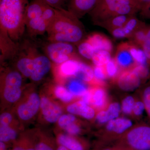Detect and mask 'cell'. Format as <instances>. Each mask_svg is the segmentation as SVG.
Listing matches in <instances>:
<instances>
[{
	"label": "cell",
	"mask_w": 150,
	"mask_h": 150,
	"mask_svg": "<svg viewBox=\"0 0 150 150\" xmlns=\"http://www.w3.org/2000/svg\"><path fill=\"white\" fill-rule=\"evenodd\" d=\"M126 148L123 146H120L117 147L112 148V149H106L104 150H126Z\"/></svg>",
	"instance_id": "cell-51"
},
{
	"label": "cell",
	"mask_w": 150,
	"mask_h": 150,
	"mask_svg": "<svg viewBox=\"0 0 150 150\" xmlns=\"http://www.w3.org/2000/svg\"><path fill=\"white\" fill-rule=\"evenodd\" d=\"M85 83L77 78H73L68 83V90L74 96L82 97L88 91Z\"/></svg>",
	"instance_id": "cell-25"
},
{
	"label": "cell",
	"mask_w": 150,
	"mask_h": 150,
	"mask_svg": "<svg viewBox=\"0 0 150 150\" xmlns=\"http://www.w3.org/2000/svg\"><path fill=\"white\" fill-rule=\"evenodd\" d=\"M91 103L95 108L98 110H103L107 103L106 92L102 87H98L92 91Z\"/></svg>",
	"instance_id": "cell-24"
},
{
	"label": "cell",
	"mask_w": 150,
	"mask_h": 150,
	"mask_svg": "<svg viewBox=\"0 0 150 150\" xmlns=\"http://www.w3.org/2000/svg\"><path fill=\"white\" fill-rule=\"evenodd\" d=\"M55 94L58 98L65 102H69L74 96L68 89L62 86L56 87L55 89Z\"/></svg>",
	"instance_id": "cell-32"
},
{
	"label": "cell",
	"mask_w": 150,
	"mask_h": 150,
	"mask_svg": "<svg viewBox=\"0 0 150 150\" xmlns=\"http://www.w3.org/2000/svg\"><path fill=\"white\" fill-rule=\"evenodd\" d=\"M100 0H67L68 11L80 19L89 13Z\"/></svg>",
	"instance_id": "cell-9"
},
{
	"label": "cell",
	"mask_w": 150,
	"mask_h": 150,
	"mask_svg": "<svg viewBox=\"0 0 150 150\" xmlns=\"http://www.w3.org/2000/svg\"><path fill=\"white\" fill-rule=\"evenodd\" d=\"M40 108L44 118L49 123H55L62 115L61 108L46 97L40 99Z\"/></svg>",
	"instance_id": "cell-11"
},
{
	"label": "cell",
	"mask_w": 150,
	"mask_h": 150,
	"mask_svg": "<svg viewBox=\"0 0 150 150\" xmlns=\"http://www.w3.org/2000/svg\"><path fill=\"white\" fill-rule=\"evenodd\" d=\"M119 0H100L94 8L90 13L92 21L95 25H99L111 17L114 13Z\"/></svg>",
	"instance_id": "cell-6"
},
{
	"label": "cell",
	"mask_w": 150,
	"mask_h": 150,
	"mask_svg": "<svg viewBox=\"0 0 150 150\" xmlns=\"http://www.w3.org/2000/svg\"><path fill=\"white\" fill-rule=\"evenodd\" d=\"M6 150H7V149H6Z\"/></svg>",
	"instance_id": "cell-54"
},
{
	"label": "cell",
	"mask_w": 150,
	"mask_h": 150,
	"mask_svg": "<svg viewBox=\"0 0 150 150\" xmlns=\"http://www.w3.org/2000/svg\"><path fill=\"white\" fill-rule=\"evenodd\" d=\"M67 110L71 114L80 115L86 119H91L95 116L96 112L93 108L90 106L82 100L68 105Z\"/></svg>",
	"instance_id": "cell-17"
},
{
	"label": "cell",
	"mask_w": 150,
	"mask_h": 150,
	"mask_svg": "<svg viewBox=\"0 0 150 150\" xmlns=\"http://www.w3.org/2000/svg\"><path fill=\"white\" fill-rule=\"evenodd\" d=\"M133 123L130 119L117 118L108 122L106 129L108 132L115 135H122L131 128Z\"/></svg>",
	"instance_id": "cell-16"
},
{
	"label": "cell",
	"mask_w": 150,
	"mask_h": 150,
	"mask_svg": "<svg viewBox=\"0 0 150 150\" xmlns=\"http://www.w3.org/2000/svg\"><path fill=\"white\" fill-rule=\"evenodd\" d=\"M55 17L47 28L48 41L77 46L85 39V28L80 19L64 8H55Z\"/></svg>",
	"instance_id": "cell-1"
},
{
	"label": "cell",
	"mask_w": 150,
	"mask_h": 150,
	"mask_svg": "<svg viewBox=\"0 0 150 150\" xmlns=\"http://www.w3.org/2000/svg\"><path fill=\"white\" fill-rule=\"evenodd\" d=\"M135 101L132 96H128L122 101L121 109L122 112L126 115H130L133 112V108Z\"/></svg>",
	"instance_id": "cell-34"
},
{
	"label": "cell",
	"mask_w": 150,
	"mask_h": 150,
	"mask_svg": "<svg viewBox=\"0 0 150 150\" xmlns=\"http://www.w3.org/2000/svg\"><path fill=\"white\" fill-rule=\"evenodd\" d=\"M104 67L108 78L116 81L122 71L115 58H112Z\"/></svg>",
	"instance_id": "cell-30"
},
{
	"label": "cell",
	"mask_w": 150,
	"mask_h": 150,
	"mask_svg": "<svg viewBox=\"0 0 150 150\" xmlns=\"http://www.w3.org/2000/svg\"><path fill=\"white\" fill-rule=\"evenodd\" d=\"M86 39L91 44L96 52L99 51H106L112 53L113 46L111 40L105 35L100 33L90 34Z\"/></svg>",
	"instance_id": "cell-14"
},
{
	"label": "cell",
	"mask_w": 150,
	"mask_h": 150,
	"mask_svg": "<svg viewBox=\"0 0 150 150\" xmlns=\"http://www.w3.org/2000/svg\"><path fill=\"white\" fill-rule=\"evenodd\" d=\"M55 15H56L55 8L47 4L43 11L42 17L46 21L48 26L54 20Z\"/></svg>",
	"instance_id": "cell-36"
},
{
	"label": "cell",
	"mask_w": 150,
	"mask_h": 150,
	"mask_svg": "<svg viewBox=\"0 0 150 150\" xmlns=\"http://www.w3.org/2000/svg\"><path fill=\"white\" fill-rule=\"evenodd\" d=\"M76 120V117L73 114H65L61 115L58 120V123L59 126L63 129L68 124L75 122Z\"/></svg>",
	"instance_id": "cell-38"
},
{
	"label": "cell",
	"mask_w": 150,
	"mask_h": 150,
	"mask_svg": "<svg viewBox=\"0 0 150 150\" xmlns=\"http://www.w3.org/2000/svg\"><path fill=\"white\" fill-rule=\"evenodd\" d=\"M111 54L109 51L104 50L96 52L91 60L94 66L102 67L106 65L112 58Z\"/></svg>",
	"instance_id": "cell-29"
},
{
	"label": "cell",
	"mask_w": 150,
	"mask_h": 150,
	"mask_svg": "<svg viewBox=\"0 0 150 150\" xmlns=\"http://www.w3.org/2000/svg\"><path fill=\"white\" fill-rule=\"evenodd\" d=\"M16 131L9 126L0 127V142L6 143L16 139Z\"/></svg>",
	"instance_id": "cell-31"
},
{
	"label": "cell",
	"mask_w": 150,
	"mask_h": 150,
	"mask_svg": "<svg viewBox=\"0 0 150 150\" xmlns=\"http://www.w3.org/2000/svg\"><path fill=\"white\" fill-rule=\"evenodd\" d=\"M145 109L144 103L142 101H137L135 102L133 108V112L132 113L136 116H140L142 115Z\"/></svg>",
	"instance_id": "cell-41"
},
{
	"label": "cell",
	"mask_w": 150,
	"mask_h": 150,
	"mask_svg": "<svg viewBox=\"0 0 150 150\" xmlns=\"http://www.w3.org/2000/svg\"><path fill=\"white\" fill-rule=\"evenodd\" d=\"M148 28V26L144 23L129 38V41L142 48L146 39Z\"/></svg>",
	"instance_id": "cell-27"
},
{
	"label": "cell",
	"mask_w": 150,
	"mask_h": 150,
	"mask_svg": "<svg viewBox=\"0 0 150 150\" xmlns=\"http://www.w3.org/2000/svg\"><path fill=\"white\" fill-rule=\"evenodd\" d=\"M40 105L38 95L35 93L31 94L27 101L19 106L17 110L19 117L24 121L30 120L37 113Z\"/></svg>",
	"instance_id": "cell-10"
},
{
	"label": "cell",
	"mask_w": 150,
	"mask_h": 150,
	"mask_svg": "<svg viewBox=\"0 0 150 150\" xmlns=\"http://www.w3.org/2000/svg\"><path fill=\"white\" fill-rule=\"evenodd\" d=\"M133 16L134 15H117L111 17L102 22L99 26L110 32L113 30L123 27Z\"/></svg>",
	"instance_id": "cell-20"
},
{
	"label": "cell",
	"mask_w": 150,
	"mask_h": 150,
	"mask_svg": "<svg viewBox=\"0 0 150 150\" xmlns=\"http://www.w3.org/2000/svg\"><path fill=\"white\" fill-rule=\"evenodd\" d=\"M25 24L26 32L30 38L43 35L47 31L48 25L42 17L26 21Z\"/></svg>",
	"instance_id": "cell-15"
},
{
	"label": "cell",
	"mask_w": 150,
	"mask_h": 150,
	"mask_svg": "<svg viewBox=\"0 0 150 150\" xmlns=\"http://www.w3.org/2000/svg\"><path fill=\"white\" fill-rule=\"evenodd\" d=\"M121 146L133 150H150V126L142 125L130 129L121 138Z\"/></svg>",
	"instance_id": "cell-4"
},
{
	"label": "cell",
	"mask_w": 150,
	"mask_h": 150,
	"mask_svg": "<svg viewBox=\"0 0 150 150\" xmlns=\"http://www.w3.org/2000/svg\"><path fill=\"white\" fill-rule=\"evenodd\" d=\"M81 62L80 59H71L59 64L60 74L66 77H74L79 69Z\"/></svg>",
	"instance_id": "cell-21"
},
{
	"label": "cell",
	"mask_w": 150,
	"mask_h": 150,
	"mask_svg": "<svg viewBox=\"0 0 150 150\" xmlns=\"http://www.w3.org/2000/svg\"><path fill=\"white\" fill-rule=\"evenodd\" d=\"M76 47L78 53L80 56L85 59L91 61L96 51L86 38L79 43Z\"/></svg>",
	"instance_id": "cell-28"
},
{
	"label": "cell",
	"mask_w": 150,
	"mask_h": 150,
	"mask_svg": "<svg viewBox=\"0 0 150 150\" xmlns=\"http://www.w3.org/2000/svg\"><path fill=\"white\" fill-rule=\"evenodd\" d=\"M92 96V91L88 90L82 96V100L86 104H90L91 103Z\"/></svg>",
	"instance_id": "cell-47"
},
{
	"label": "cell",
	"mask_w": 150,
	"mask_h": 150,
	"mask_svg": "<svg viewBox=\"0 0 150 150\" xmlns=\"http://www.w3.org/2000/svg\"><path fill=\"white\" fill-rule=\"evenodd\" d=\"M143 23V22L137 18L136 15L133 16L123 27L113 30L110 33L113 37L117 39H129Z\"/></svg>",
	"instance_id": "cell-13"
},
{
	"label": "cell",
	"mask_w": 150,
	"mask_h": 150,
	"mask_svg": "<svg viewBox=\"0 0 150 150\" xmlns=\"http://www.w3.org/2000/svg\"><path fill=\"white\" fill-rule=\"evenodd\" d=\"M35 150H54L47 143L41 142H38L35 146Z\"/></svg>",
	"instance_id": "cell-46"
},
{
	"label": "cell",
	"mask_w": 150,
	"mask_h": 150,
	"mask_svg": "<svg viewBox=\"0 0 150 150\" xmlns=\"http://www.w3.org/2000/svg\"><path fill=\"white\" fill-rule=\"evenodd\" d=\"M29 3L28 0H0V31L16 43L25 34V13Z\"/></svg>",
	"instance_id": "cell-2"
},
{
	"label": "cell",
	"mask_w": 150,
	"mask_h": 150,
	"mask_svg": "<svg viewBox=\"0 0 150 150\" xmlns=\"http://www.w3.org/2000/svg\"><path fill=\"white\" fill-rule=\"evenodd\" d=\"M46 4L55 8H64L67 0H43Z\"/></svg>",
	"instance_id": "cell-44"
},
{
	"label": "cell",
	"mask_w": 150,
	"mask_h": 150,
	"mask_svg": "<svg viewBox=\"0 0 150 150\" xmlns=\"http://www.w3.org/2000/svg\"><path fill=\"white\" fill-rule=\"evenodd\" d=\"M141 11L136 0H119L115 8L114 16L117 15H136Z\"/></svg>",
	"instance_id": "cell-18"
},
{
	"label": "cell",
	"mask_w": 150,
	"mask_h": 150,
	"mask_svg": "<svg viewBox=\"0 0 150 150\" xmlns=\"http://www.w3.org/2000/svg\"><path fill=\"white\" fill-rule=\"evenodd\" d=\"M121 110V105L118 103H110L106 110L110 121L118 118Z\"/></svg>",
	"instance_id": "cell-35"
},
{
	"label": "cell",
	"mask_w": 150,
	"mask_h": 150,
	"mask_svg": "<svg viewBox=\"0 0 150 150\" xmlns=\"http://www.w3.org/2000/svg\"><path fill=\"white\" fill-rule=\"evenodd\" d=\"M136 1L139 6L141 11L150 3V0H136Z\"/></svg>",
	"instance_id": "cell-49"
},
{
	"label": "cell",
	"mask_w": 150,
	"mask_h": 150,
	"mask_svg": "<svg viewBox=\"0 0 150 150\" xmlns=\"http://www.w3.org/2000/svg\"><path fill=\"white\" fill-rule=\"evenodd\" d=\"M74 77L85 83L94 82L99 85L95 79L93 68L82 62Z\"/></svg>",
	"instance_id": "cell-22"
},
{
	"label": "cell",
	"mask_w": 150,
	"mask_h": 150,
	"mask_svg": "<svg viewBox=\"0 0 150 150\" xmlns=\"http://www.w3.org/2000/svg\"><path fill=\"white\" fill-rule=\"evenodd\" d=\"M142 48L146 56L148 64L150 65V26H148L146 39Z\"/></svg>",
	"instance_id": "cell-40"
},
{
	"label": "cell",
	"mask_w": 150,
	"mask_h": 150,
	"mask_svg": "<svg viewBox=\"0 0 150 150\" xmlns=\"http://www.w3.org/2000/svg\"><path fill=\"white\" fill-rule=\"evenodd\" d=\"M57 140L60 145L69 150H84L82 144L72 136L61 134L59 135Z\"/></svg>",
	"instance_id": "cell-23"
},
{
	"label": "cell",
	"mask_w": 150,
	"mask_h": 150,
	"mask_svg": "<svg viewBox=\"0 0 150 150\" xmlns=\"http://www.w3.org/2000/svg\"><path fill=\"white\" fill-rule=\"evenodd\" d=\"M129 51L137 65L148 66L147 59L142 48L129 41Z\"/></svg>",
	"instance_id": "cell-26"
},
{
	"label": "cell",
	"mask_w": 150,
	"mask_h": 150,
	"mask_svg": "<svg viewBox=\"0 0 150 150\" xmlns=\"http://www.w3.org/2000/svg\"><path fill=\"white\" fill-rule=\"evenodd\" d=\"M97 121L100 123H108L110 121L109 117L106 110L104 109L100 110L96 115Z\"/></svg>",
	"instance_id": "cell-43"
},
{
	"label": "cell",
	"mask_w": 150,
	"mask_h": 150,
	"mask_svg": "<svg viewBox=\"0 0 150 150\" xmlns=\"http://www.w3.org/2000/svg\"><path fill=\"white\" fill-rule=\"evenodd\" d=\"M52 62L45 54L40 53L38 48L35 52L34 59V69L30 79L35 82L39 81L51 70Z\"/></svg>",
	"instance_id": "cell-7"
},
{
	"label": "cell",
	"mask_w": 150,
	"mask_h": 150,
	"mask_svg": "<svg viewBox=\"0 0 150 150\" xmlns=\"http://www.w3.org/2000/svg\"><path fill=\"white\" fill-rule=\"evenodd\" d=\"M46 4L43 0H31L26 9L25 22L32 19L42 17Z\"/></svg>",
	"instance_id": "cell-19"
},
{
	"label": "cell",
	"mask_w": 150,
	"mask_h": 150,
	"mask_svg": "<svg viewBox=\"0 0 150 150\" xmlns=\"http://www.w3.org/2000/svg\"><path fill=\"white\" fill-rule=\"evenodd\" d=\"M132 71L142 79H146L149 75L148 66L137 65Z\"/></svg>",
	"instance_id": "cell-37"
},
{
	"label": "cell",
	"mask_w": 150,
	"mask_h": 150,
	"mask_svg": "<svg viewBox=\"0 0 150 150\" xmlns=\"http://www.w3.org/2000/svg\"><path fill=\"white\" fill-rule=\"evenodd\" d=\"M13 150H35V147H25L24 146H17L15 147Z\"/></svg>",
	"instance_id": "cell-50"
},
{
	"label": "cell",
	"mask_w": 150,
	"mask_h": 150,
	"mask_svg": "<svg viewBox=\"0 0 150 150\" xmlns=\"http://www.w3.org/2000/svg\"><path fill=\"white\" fill-rule=\"evenodd\" d=\"M142 98L145 104L146 111L150 119V85L146 87L144 90Z\"/></svg>",
	"instance_id": "cell-39"
},
{
	"label": "cell",
	"mask_w": 150,
	"mask_h": 150,
	"mask_svg": "<svg viewBox=\"0 0 150 150\" xmlns=\"http://www.w3.org/2000/svg\"><path fill=\"white\" fill-rule=\"evenodd\" d=\"M133 150L130 149H128V148H126V150Z\"/></svg>",
	"instance_id": "cell-53"
},
{
	"label": "cell",
	"mask_w": 150,
	"mask_h": 150,
	"mask_svg": "<svg viewBox=\"0 0 150 150\" xmlns=\"http://www.w3.org/2000/svg\"><path fill=\"white\" fill-rule=\"evenodd\" d=\"M93 68L96 81L99 85L102 86L105 81L108 79L104 66L99 67L94 66Z\"/></svg>",
	"instance_id": "cell-33"
},
{
	"label": "cell",
	"mask_w": 150,
	"mask_h": 150,
	"mask_svg": "<svg viewBox=\"0 0 150 150\" xmlns=\"http://www.w3.org/2000/svg\"><path fill=\"white\" fill-rule=\"evenodd\" d=\"M12 121V116L8 112H4L0 116L1 126H9Z\"/></svg>",
	"instance_id": "cell-45"
},
{
	"label": "cell",
	"mask_w": 150,
	"mask_h": 150,
	"mask_svg": "<svg viewBox=\"0 0 150 150\" xmlns=\"http://www.w3.org/2000/svg\"><path fill=\"white\" fill-rule=\"evenodd\" d=\"M22 76L17 70L8 71L3 76L4 95L8 102H16L21 96Z\"/></svg>",
	"instance_id": "cell-5"
},
{
	"label": "cell",
	"mask_w": 150,
	"mask_h": 150,
	"mask_svg": "<svg viewBox=\"0 0 150 150\" xmlns=\"http://www.w3.org/2000/svg\"><path fill=\"white\" fill-rule=\"evenodd\" d=\"M63 129L71 135H77L81 131L80 128L74 122L68 124Z\"/></svg>",
	"instance_id": "cell-42"
},
{
	"label": "cell",
	"mask_w": 150,
	"mask_h": 150,
	"mask_svg": "<svg viewBox=\"0 0 150 150\" xmlns=\"http://www.w3.org/2000/svg\"><path fill=\"white\" fill-rule=\"evenodd\" d=\"M114 58L121 71H131L137 65L129 51V42L119 44Z\"/></svg>",
	"instance_id": "cell-8"
},
{
	"label": "cell",
	"mask_w": 150,
	"mask_h": 150,
	"mask_svg": "<svg viewBox=\"0 0 150 150\" xmlns=\"http://www.w3.org/2000/svg\"><path fill=\"white\" fill-rule=\"evenodd\" d=\"M142 79L132 70L121 72L116 80L120 88L125 91H132L139 86Z\"/></svg>",
	"instance_id": "cell-12"
},
{
	"label": "cell",
	"mask_w": 150,
	"mask_h": 150,
	"mask_svg": "<svg viewBox=\"0 0 150 150\" xmlns=\"http://www.w3.org/2000/svg\"><path fill=\"white\" fill-rule=\"evenodd\" d=\"M43 50L52 63L57 65L71 59H80L76 46L71 43L48 41Z\"/></svg>",
	"instance_id": "cell-3"
},
{
	"label": "cell",
	"mask_w": 150,
	"mask_h": 150,
	"mask_svg": "<svg viewBox=\"0 0 150 150\" xmlns=\"http://www.w3.org/2000/svg\"><path fill=\"white\" fill-rule=\"evenodd\" d=\"M142 16L150 18V3L140 11Z\"/></svg>",
	"instance_id": "cell-48"
},
{
	"label": "cell",
	"mask_w": 150,
	"mask_h": 150,
	"mask_svg": "<svg viewBox=\"0 0 150 150\" xmlns=\"http://www.w3.org/2000/svg\"><path fill=\"white\" fill-rule=\"evenodd\" d=\"M69 150L67 148L64 147L63 146H61L60 145L58 148H57V150Z\"/></svg>",
	"instance_id": "cell-52"
}]
</instances>
